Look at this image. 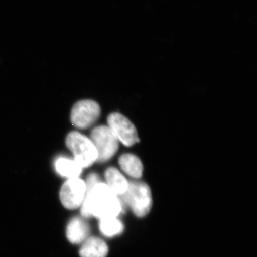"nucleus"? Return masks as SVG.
Listing matches in <instances>:
<instances>
[{"label": "nucleus", "mask_w": 257, "mask_h": 257, "mask_svg": "<svg viewBox=\"0 0 257 257\" xmlns=\"http://www.w3.org/2000/svg\"><path fill=\"white\" fill-rule=\"evenodd\" d=\"M55 168L59 175L67 179L79 177L82 171L75 160L66 157H60L56 161Z\"/></svg>", "instance_id": "12"}, {"label": "nucleus", "mask_w": 257, "mask_h": 257, "mask_svg": "<svg viewBox=\"0 0 257 257\" xmlns=\"http://www.w3.org/2000/svg\"><path fill=\"white\" fill-rule=\"evenodd\" d=\"M89 226L81 218L76 217L69 221L67 228V239L74 244L82 243L89 237Z\"/></svg>", "instance_id": "8"}, {"label": "nucleus", "mask_w": 257, "mask_h": 257, "mask_svg": "<svg viewBox=\"0 0 257 257\" xmlns=\"http://www.w3.org/2000/svg\"><path fill=\"white\" fill-rule=\"evenodd\" d=\"M106 184L109 189L120 197L127 190L128 182L117 169L109 167L105 172Z\"/></svg>", "instance_id": "9"}, {"label": "nucleus", "mask_w": 257, "mask_h": 257, "mask_svg": "<svg viewBox=\"0 0 257 257\" xmlns=\"http://www.w3.org/2000/svg\"><path fill=\"white\" fill-rule=\"evenodd\" d=\"M87 194L85 182L79 177L67 179L60 192L61 202L68 209L80 207Z\"/></svg>", "instance_id": "6"}, {"label": "nucleus", "mask_w": 257, "mask_h": 257, "mask_svg": "<svg viewBox=\"0 0 257 257\" xmlns=\"http://www.w3.org/2000/svg\"><path fill=\"white\" fill-rule=\"evenodd\" d=\"M108 251L107 245L103 240L97 237H88L82 243L79 254L81 257H106Z\"/></svg>", "instance_id": "10"}, {"label": "nucleus", "mask_w": 257, "mask_h": 257, "mask_svg": "<svg viewBox=\"0 0 257 257\" xmlns=\"http://www.w3.org/2000/svg\"><path fill=\"white\" fill-rule=\"evenodd\" d=\"M101 108L93 100H82L76 103L71 111V122L75 127L87 128L99 119Z\"/></svg>", "instance_id": "5"}, {"label": "nucleus", "mask_w": 257, "mask_h": 257, "mask_svg": "<svg viewBox=\"0 0 257 257\" xmlns=\"http://www.w3.org/2000/svg\"><path fill=\"white\" fill-rule=\"evenodd\" d=\"M87 194L84 198L81 213L84 217L95 216L99 219L117 217L123 211L122 203L99 176L92 173L88 176L85 182Z\"/></svg>", "instance_id": "1"}, {"label": "nucleus", "mask_w": 257, "mask_h": 257, "mask_svg": "<svg viewBox=\"0 0 257 257\" xmlns=\"http://www.w3.org/2000/svg\"><path fill=\"white\" fill-rule=\"evenodd\" d=\"M119 163L121 170L134 178H140L143 174V165L138 157L133 154H124L120 157Z\"/></svg>", "instance_id": "11"}, {"label": "nucleus", "mask_w": 257, "mask_h": 257, "mask_svg": "<svg viewBox=\"0 0 257 257\" xmlns=\"http://www.w3.org/2000/svg\"><path fill=\"white\" fill-rule=\"evenodd\" d=\"M89 139L92 140L97 151V162H99L110 160L119 148V140L111 128L105 125L94 128Z\"/></svg>", "instance_id": "4"}, {"label": "nucleus", "mask_w": 257, "mask_h": 257, "mask_svg": "<svg viewBox=\"0 0 257 257\" xmlns=\"http://www.w3.org/2000/svg\"><path fill=\"white\" fill-rule=\"evenodd\" d=\"M99 229L104 236L113 237L121 234L124 225L117 217H107L100 219Z\"/></svg>", "instance_id": "13"}, {"label": "nucleus", "mask_w": 257, "mask_h": 257, "mask_svg": "<svg viewBox=\"0 0 257 257\" xmlns=\"http://www.w3.org/2000/svg\"><path fill=\"white\" fill-rule=\"evenodd\" d=\"M108 126L119 142L125 146H133L140 142L138 131L133 123L119 113H112L108 116Z\"/></svg>", "instance_id": "7"}, {"label": "nucleus", "mask_w": 257, "mask_h": 257, "mask_svg": "<svg viewBox=\"0 0 257 257\" xmlns=\"http://www.w3.org/2000/svg\"><path fill=\"white\" fill-rule=\"evenodd\" d=\"M119 198L123 206H128L138 217L146 216L151 209V190L145 182H128L127 190Z\"/></svg>", "instance_id": "2"}, {"label": "nucleus", "mask_w": 257, "mask_h": 257, "mask_svg": "<svg viewBox=\"0 0 257 257\" xmlns=\"http://www.w3.org/2000/svg\"><path fill=\"white\" fill-rule=\"evenodd\" d=\"M66 145L73 154L74 160L82 168L92 166L97 161L98 155L92 140L85 135L72 132L66 138Z\"/></svg>", "instance_id": "3"}]
</instances>
